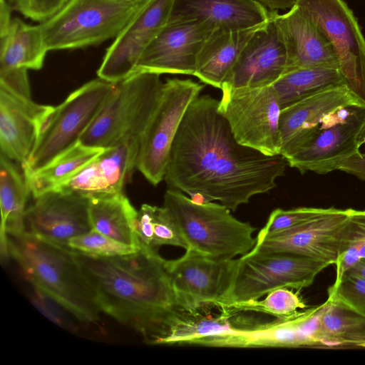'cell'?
<instances>
[{"label": "cell", "instance_id": "ac0fdd59", "mask_svg": "<svg viewBox=\"0 0 365 365\" xmlns=\"http://www.w3.org/2000/svg\"><path fill=\"white\" fill-rule=\"evenodd\" d=\"M272 13L247 41L222 87L269 86L284 73L287 53Z\"/></svg>", "mask_w": 365, "mask_h": 365}, {"label": "cell", "instance_id": "7bdbcfd3", "mask_svg": "<svg viewBox=\"0 0 365 365\" xmlns=\"http://www.w3.org/2000/svg\"><path fill=\"white\" fill-rule=\"evenodd\" d=\"M344 272L356 274L365 279V258L358 260Z\"/></svg>", "mask_w": 365, "mask_h": 365}, {"label": "cell", "instance_id": "4fadbf2b", "mask_svg": "<svg viewBox=\"0 0 365 365\" xmlns=\"http://www.w3.org/2000/svg\"><path fill=\"white\" fill-rule=\"evenodd\" d=\"M351 211V208L329 207L325 212L297 226L256 238L250 252L294 255L335 264Z\"/></svg>", "mask_w": 365, "mask_h": 365}, {"label": "cell", "instance_id": "d6a6232c", "mask_svg": "<svg viewBox=\"0 0 365 365\" xmlns=\"http://www.w3.org/2000/svg\"><path fill=\"white\" fill-rule=\"evenodd\" d=\"M228 304L240 311L262 312L276 318L290 317L307 307L299 292H294L292 288L287 287L278 288L268 292L262 300Z\"/></svg>", "mask_w": 365, "mask_h": 365}, {"label": "cell", "instance_id": "6da1fadb", "mask_svg": "<svg viewBox=\"0 0 365 365\" xmlns=\"http://www.w3.org/2000/svg\"><path fill=\"white\" fill-rule=\"evenodd\" d=\"M219 100L199 96L187 108L174 138L164 180L190 196L201 193L232 211L276 186L288 165L237 141L218 109Z\"/></svg>", "mask_w": 365, "mask_h": 365}, {"label": "cell", "instance_id": "8992f818", "mask_svg": "<svg viewBox=\"0 0 365 365\" xmlns=\"http://www.w3.org/2000/svg\"><path fill=\"white\" fill-rule=\"evenodd\" d=\"M153 0H68L39 24L48 51L84 48L115 38Z\"/></svg>", "mask_w": 365, "mask_h": 365}, {"label": "cell", "instance_id": "44dd1931", "mask_svg": "<svg viewBox=\"0 0 365 365\" xmlns=\"http://www.w3.org/2000/svg\"><path fill=\"white\" fill-rule=\"evenodd\" d=\"M272 16L286 49L284 73L314 67L339 70L338 58L330 42L297 4L282 14L273 11Z\"/></svg>", "mask_w": 365, "mask_h": 365}, {"label": "cell", "instance_id": "d4e9b609", "mask_svg": "<svg viewBox=\"0 0 365 365\" xmlns=\"http://www.w3.org/2000/svg\"><path fill=\"white\" fill-rule=\"evenodd\" d=\"M260 26L239 31L215 30L198 55L194 76L221 89L245 46Z\"/></svg>", "mask_w": 365, "mask_h": 365}, {"label": "cell", "instance_id": "8fae6325", "mask_svg": "<svg viewBox=\"0 0 365 365\" xmlns=\"http://www.w3.org/2000/svg\"><path fill=\"white\" fill-rule=\"evenodd\" d=\"M319 27L337 56L347 88L365 104V38L344 0H297Z\"/></svg>", "mask_w": 365, "mask_h": 365}, {"label": "cell", "instance_id": "f1b7e54d", "mask_svg": "<svg viewBox=\"0 0 365 365\" xmlns=\"http://www.w3.org/2000/svg\"><path fill=\"white\" fill-rule=\"evenodd\" d=\"M281 109L329 88L346 86L339 69L304 68L284 73L272 85Z\"/></svg>", "mask_w": 365, "mask_h": 365}, {"label": "cell", "instance_id": "9a60e30c", "mask_svg": "<svg viewBox=\"0 0 365 365\" xmlns=\"http://www.w3.org/2000/svg\"><path fill=\"white\" fill-rule=\"evenodd\" d=\"M174 0H153L114 38L97 71L98 78L118 83L135 72L148 45L168 24Z\"/></svg>", "mask_w": 365, "mask_h": 365}, {"label": "cell", "instance_id": "5bb4252c", "mask_svg": "<svg viewBox=\"0 0 365 365\" xmlns=\"http://www.w3.org/2000/svg\"><path fill=\"white\" fill-rule=\"evenodd\" d=\"M365 123V106L346 120L323 122L284 158L302 174L312 171L325 175L359 151V135Z\"/></svg>", "mask_w": 365, "mask_h": 365}, {"label": "cell", "instance_id": "5b68a950", "mask_svg": "<svg viewBox=\"0 0 365 365\" xmlns=\"http://www.w3.org/2000/svg\"><path fill=\"white\" fill-rule=\"evenodd\" d=\"M163 206L178 224L187 250L230 259L250 252L256 244L252 236L255 228L233 217L222 204L196 203L182 192L168 188Z\"/></svg>", "mask_w": 365, "mask_h": 365}, {"label": "cell", "instance_id": "7c38bea8", "mask_svg": "<svg viewBox=\"0 0 365 365\" xmlns=\"http://www.w3.org/2000/svg\"><path fill=\"white\" fill-rule=\"evenodd\" d=\"M238 261L217 259L192 250L178 259L165 260L180 307L229 303Z\"/></svg>", "mask_w": 365, "mask_h": 365}, {"label": "cell", "instance_id": "cb8c5ba5", "mask_svg": "<svg viewBox=\"0 0 365 365\" xmlns=\"http://www.w3.org/2000/svg\"><path fill=\"white\" fill-rule=\"evenodd\" d=\"M272 11L255 0H174L168 23L198 21L215 29L239 31L264 24Z\"/></svg>", "mask_w": 365, "mask_h": 365}, {"label": "cell", "instance_id": "d6986e66", "mask_svg": "<svg viewBox=\"0 0 365 365\" xmlns=\"http://www.w3.org/2000/svg\"><path fill=\"white\" fill-rule=\"evenodd\" d=\"M242 312L222 302L180 308L161 344L213 346L222 337L247 330L259 322Z\"/></svg>", "mask_w": 365, "mask_h": 365}, {"label": "cell", "instance_id": "52a82bcc", "mask_svg": "<svg viewBox=\"0 0 365 365\" xmlns=\"http://www.w3.org/2000/svg\"><path fill=\"white\" fill-rule=\"evenodd\" d=\"M118 83L98 78L73 91L48 116L24 166L25 175L41 169L53 159L79 142L113 94Z\"/></svg>", "mask_w": 365, "mask_h": 365}, {"label": "cell", "instance_id": "ba28073f", "mask_svg": "<svg viewBox=\"0 0 365 365\" xmlns=\"http://www.w3.org/2000/svg\"><path fill=\"white\" fill-rule=\"evenodd\" d=\"M218 109L238 143L267 155L281 153V107L272 86L222 87Z\"/></svg>", "mask_w": 365, "mask_h": 365}, {"label": "cell", "instance_id": "d590c367", "mask_svg": "<svg viewBox=\"0 0 365 365\" xmlns=\"http://www.w3.org/2000/svg\"><path fill=\"white\" fill-rule=\"evenodd\" d=\"M68 247L77 252L99 257L128 255L139 249L119 242L94 229L71 239Z\"/></svg>", "mask_w": 365, "mask_h": 365}, {"label": "cell", "instance_id": "3957f363", "mask_svg": "<svg viewBox=\"0 0 365 365\" xmlns=\"http://www.w3.org/2000/svg\"><path fill=\"white\" fill-rule=\"evenodd\" d=\"M7 253L28 281L78 320L91 323L102 312L95 290L70 247L29 232L7 235Z\"/></svg>", "mask_w": 365, "mask_h": 365}, {"label": "cell", "instance_id": "1f68e13d", "mask_svg": "<svg viewBox=\"0 0 365 365\" xmlns=\"http://www.w3.org/2000/svg\"><path fill=\"white\" fill-rule=\"evenodd\" d=\"M134 231L140 247L155 252L163 245L180 247L187 244L170 212L164 206L141 205L134 222Z\"/></svg>", "mask_w": 365, "mask_h": 365}, {"label": "cell", "instance_id": "f6af8a7d", "mask_svg": "<svg viewBox=\"0 0 365 365\" xmlns=\"http://www.w3.org/2000/svg\"><path fill=\"white\" fill-rule=\"evenodd\" d=\"M364 143H365V139H364Z\"/></svg>", "mask_w": 365, "mask_h": 365}, {"label": "cell", "instance_id": "4dcf8cb0", "mask_svg": "<svg viewBox=\"0 0 365 365\" xmlns=\"http://www.w3.org/2000/svg\"><path fill=\"white\" fill-rule=\"evenodd\" d=\"M319 346L365 347V316L327 300L319 319Z\"/></svg>", "mask_w": 365, "mask_h": 365}, {"label": "cell", "instance_id": "ffe728a7", "mask_svg": "<svg viewBox=\"0 0 365 365\" xmlns=\"http://www.w3.org/2000/svg\"><path fill=\"white\" fill-rule=\"evenodd\" d=\"M53 108L0 86L1 154L24 166Z\"/></svg>", "mask_w": 365, "mask_h": 365}, {"label": "cell", "instance_id": "2e32d148", "mask_svg": "<svg viewBox=\"0 0 365 365\" xmlns=\"http://www.w3.org/2000/svg\"><path fill=\"white\" fill-rule=\"evenodd\" d=\"M215 30L198 21L168 23L140 56L135 72L194 76L198 55Z\"/></svg>", "mask_w": 365, "mask_h": 365}, {"label": "cell", "instance_id": "e0dca14e", "mask_svg": "<svg viewBox=\"0 0 365 365\" xmlns=\"http://www.w3.org/2000/svg\"><path fill=\"white\" fill-rule=\"evenodd\" d=\"M34 200L26 210V232L68 247L71 239L93 229L89 217V197L54 190Z\"/></svg>", "mask_w": 365, "mask_h": 365}, {"label": "cell", "instance_id": "f35d334b", "mask_svg": "<svg viewBox=\"0 0 365 365\" xmlns=\"http://www.w3.org/2000/svg\"><path fill=\"white\" fill-rule=\"evenodd\" d=\"M0 86L18 95L31 98L27 70L17 69L0 71Z\"/></svg>", "mask_w": 365, "mask_h": 365}, {"label": "cell", "instance_id": "e575fe53", "mask_svg": "<svg viewBox=\"0 0 365 365\" xmlns=\"http://www.w3.org/2000/svg\"><path fill=\"white\" fill-rule=\"evenodd\" d=\"M327 300L365 316V279L344 272L327 289Z\"/></svg>", "mask_w": 365, "mask_h": 365}, {"label": "cell", "instance_id": "74e56055", "mask_svg": "<svg viewBox=\"0 0 365 365\" xmlns=\"http://www.w3.org/2000/svg\"><path fill=\"white\" fill-rule=\"evenodd\" d=\"M32 21L41 23L58 13L68 0H1Z\"/></svg>", "mask_w": 365, "mask_h": 365}, {"label": "cell", "instance_id": "ab89813d", "mask_svg": "<svg viewBox=\"0 0 365 365\" xmlns=\"http://www.w3.org/2000/svg\"><path fill=\"white\" fill-rule=\"evenodd\" d=\"M337 170L365 180V153L357 152L341 162Z\"/></svg>", "mask_w": 365, "mask_h": 365}, {"label": "cell", "instance_id": "ee69618b", "mask_svg": "<svg viewBox=\"0 0 365 365\" xmlns=\"http://www.w3.org/2000/svg\"><path fill=\"white\" fill-rule=\"evenodd\" d=\"M365 139V123L359 135V142L361 145L364 143Z\"/></svg>", "mask_w": 365, "mask_h": 365}, {"label": "cell", "instance_id": "7a4b0ae2", "mask_svg": "<svg viewBox=\"0 0 365 365\" xmlns=\"http://www.w3.org/2000/svg\"><path fill=\"white\" fill-rule=\"evenodd\" d=\"M73 253L101 312L136 331L148 344H161L180 309L166 259L143 247L112 257Z\"/></svg>", "mask_w": 365, "mask_h": 365}, {"label": "cell", "instance_id": "4316f807", "mask_svg": "<svg viewBox=\"0 0 365 365\" xmlns=\"http://www.w3.org/2000/svg\"><path fill=\"white\" fill-rule=\"evenodd\" d=\"M49 51L38 25H29L13 18L0 34V71L39 70Z\"/></svg>", "mask_w": 365, "mask_h": 365}, {"label": "cell", "instance_id": "60d3db41", "mask_svg": "<svg viewBox=\"0 0 365 365\" xmlns=\"http://www.w3.org/2000/svg\"><path fill=\"white\" fill-rule=\"evenodd\" d=\"M272 11L289 10L293 7L297 0H255Z\"/></svg>", "mask_w": 365, "mask_h": 365}, {"label": "cell", "instance_id": "484cf974", "mask_svg": "<svg viewBox=\"0 0 365 365\" xmlns=\"http://www.w3.org/2000/svg\"><path fill=\"white\" fill-rule=\"evenodd\" d=\"M31 194L21 166L0 155L1 257L8 258L7 235L19 236L26 232L25 213Z\"/></svg>", "mask_w": 365, "mask_h": 365}, {"label": "cell", "instance_id": "83f0119b", "mask_svg": "<svg viewBox=\"0 0 365 365\" xmlns=\"http://www.w3.org/2000/svg\"><path fill=\"white\" fill-rule=\"evenodd\" d=\"M137 213L124 193L90 199L89 217L93 229L119 242L140 248L134 231Z\"/></svg>", "mask_w": 365, "mask_h": 365}, {"label": "cell", "instance_id": "bcb514c9", "mask_svg": "<svg viewBox=\"0 0 365 365\" xmlns=\"http://www.w3.org/2000/svg\"><path fill=\"white\" fill-rule=\"evenodd\" d=\"M365 348V347H364Z\"/></svg>", "mask_w": 365, "mask_h": 365}, {"label": "cell", "instance_id": "b9f144b4", "mask_svg": "<svg viewBox=\"0 0 365 365\" xmlns=\"http://www.w3.org/2000/svg\"><path fill=\"white\" fill-rule=\"evenodd\" d=\"M12 11L9 5L0 0V34L4 33L10 25Z\"/></svg>", "mask_w": 365, "mask_h": 365}, {"label": "cell", "instance_id": "603a6c76", "mask_svg": "<svg viewBox=\"0 0 365 365\" xmlns=\"http://www.w3.org/2000/svg\"><path fill=\"white\" fill-rule=\"evenodd\" d=\"M351 106L365 104L347 86H339L318 93L282 109L279 116L280 155L284 157L294 150L321 124L327 115Z\"/></svg>", "mask_w": 365, "mask_h": 365}, {"label": "cell", "instance_id": "9c48e42d", "mask_svg": "<svg viewBox=\"0 0 365 365\" xmlns=\"http://www.w3.org/2000/svg\"><path fill=\"white\" fill-rule=\"evenodd\" d=\"M205 86L191 79L169 78L163 84L155 111L143 136L138 170L153 185L163 180L179 126L190 104Z\"/></svg>", "mask_w": 365, "mask_h": 365}, {"label": "cell", "instance_id": "277c9868", "mask_svg": "<svg viewBox=\"0 0 365 365\" xmlns=\"http://www.w3.org/2000/svg\"><path fill=\"white\" fill-rule=\"evenodd\" d=\"M160 76L138 71L118 82L115 91L79 141L98 148L126 143L140 150L143 136L160 96L163 83Z\"/></svg>", "mask_w": 365, "mask_h": 365}, {"label": "cell", "instance_id": "8d00e7d4", "mask_svg": "<svg viewBox=\"0 0 365 365\" xmlns=\"http://www.w3.org/2000/svg\"><path fill=\"white\" fill-rule=\"evenodd\" d=\"M327 210L328 208L305 207L287 210L277 208L271 212L266 225L259 232L256 238L297 226L325 212Z\"/></svg>", "mask_w": 365, "mask_h": 365}, {"label": "cell", "instance_id": "7402d4cb", "mask_svg": "<svg viewBox=\"0 0 365 365\" xmlns=\"http://www.w3.org/2000/svg\"><path fill=\"white\" fill-rule=\"evenodd\" d=\"M139 150L126 143L105 148L70 180L55 190L73 192L91 198L123 192L137 169Z\"/></svg>", "mask_w": 365, "mask_h": 365}, {"label": "cell", "instance_id": "f546056e", "mask_svg": "<svg viewBox=\"0 0 365 365\" xmlns=\"http://www.w3.org/2000/svg\"><path fill=\"white\" fill-rule=\"evenodd\" d=\"M104 149L78 142L41 169L25 175L31 194L36 198L54 190L73 177Z\"/></svg>", "mask_w": 365, "mask_h": 365}, {"label": "cell", "instance_id": "836d02e7", "mask_svg": "<svg viewBox=\"0 0 365 365\" xmlns=\"http://www.w3.org/2000/svg\"><path fill=\"white\" fill-rule=\"evenodd\" d=\"M362 258H365V210L351 209L344 229L339 255L334 264L335 279Z\"/></svg>", "mask_w": 365, "mask_h": 365}, {"label": "cell", "instance_id": "30bf717a", "mask_svg": "<svg viewBox=\"0 0 365 365\" xmlns=\"http://www.w3.org/2000/svg\"><path fill=\"white\" fill-rule=\"evenodd\" d=\"M229 303L259 299L281 287H309L329 263L310 257L282 253L250 252L238 258Z\"/></svg>", "mask_w": 365, "mask_h": 365}]
</instances>
